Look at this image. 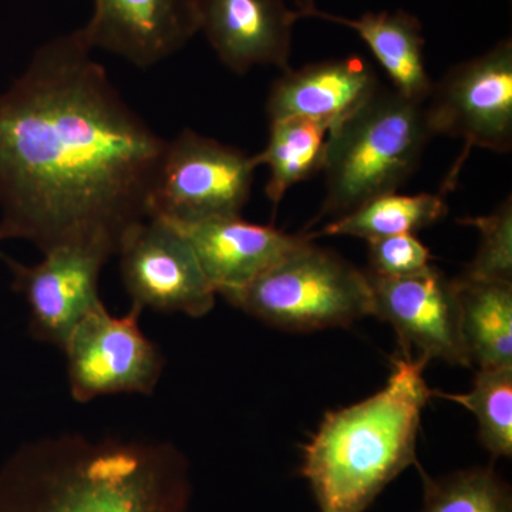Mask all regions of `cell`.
I'll return each instance as SVG.
<instances>
[{
    "mask_svg": "<svg viewBox=\"0 0 512 512\" xmlns=\"http://www.w3.org/2000/svg\"><path fill=\"white\" fill-rule=\"evenodd\" d=\"M313 8H316V0H298V8L296 9L299 10L303 18V15Z\"/></svg>",
    "mask_w": 512,
    "mask_h": 512,
    "instance_id": "24",
    "label": "cell"
},
{
    "mask_svg": "<svg viewBox=\"0 0 512 512\" xmlns=\"http://www.w3.org/2000/svg\"><path fill=\"white\" fill-rule=\"evenodd\" d=\"M375 70L362 57L312 63L285 70L266 100L269 123L312 119L335 124L352 114L379 89Z\"/></svg>",
    "mask_w": 512,
    "mask_h": 512,
    "instance_id": "15",
    "label": "cell"
},
{
    "mask_svg": "<svg viewBox=\"0 0 512 512\" xmlns=\"http://www.w3.org/2000/svg\"><path fill=\"white\" fill-rule=\"evenodd\" d=\"M161 220V218H160ZM188 242L218 295L242 288L308 241L241 217L167 221Z\"/></svg>",
    "mask_w": 512,
    "mask_h": 512,
    "instance_id": "14",
    "label": "cell"
},
{
    "mask_svg": "<svg viewBox=\"0 0 512 512\" xmlns=\"http://www.w3.org/2000/svg\"><path fill=\"white\" fill-rule=\"evenodd\" d=\"M256 168L255 156L185 128L168 140L148 218L192 222L241 217Z\"/></svg>",
    "mask_w": 512,
    "mask_h": 512,
    "instance_id": "7",
    "label": "cell"
},
{
    "mask_svg": "<svg viewBox=\"0 0 512 512\" xmlns=\"http://www.w3.org/2000/svg\"><path fill=\"white\" fill-rule=\"evenodd\" d=\"M235 308L288 332L349 326L372 315L366 272L308 239L254 281L222 293Z\"/></svg>",
    "mask_w": 512,
    "mask_h": 512,
    "instance_id": "5",
    "label": "cell"
},
{
    "mask_svg": "<svg viewBox=\"0 0 512 512\" xmlns=\"http://www.w3.org/2000/svg\"><path fill=\"white\" fill-rule=\"evenodd\" d=\"M426 366L400 353L382 390L323 417L301 466L319 512H366L403 471L420 466L421 412L433 397Z\"/></svg>",
    "mask_w": 512,
    "mask_h": 512,
    "instance_id": "3",
    "label": "cell"
},
{
    "mask_svg": "<svg viewBox=\"0 0 512 512\" xmlns=\"http://www.w3.org/2000/svg\"><path fill=\"white\" fill-rule=\"evenodd\" d=\"M141 312L131 305L127 315L114 316L103 303L72 330L62 350L70 394L76 402H92L110 394L154 393L165 360L138 325Z\"/></svg>",
    "mask_w": 512,
    "mask_h": 512,
    "instance_id": "8",
    "label": "cell"
},
{
    "mask_svg": "<svg viewBox=\"0 0 512 512\" xmlns=\"http://www.w3.org/2000/svg\"><path fill=\"white\" fill-rule=\"evenodd\" d=\"M424 104L379 87L330 130L318 217H343L380 195L397 192L419 168L431 140Z\"/></svg>",
    "mask_w": 512,
    "mask_h": 512,
    "instance_id": "4",
    "label": "cell"
},
{
    "mask_svg": "<svg viewBox=\"0 0 512 512\" xmlns=\"http://www.w3.org/2000/svg\"><path fill=\"white\" fill-rule=\"evenodd\" d=\"M303 18H316L355 30L369 46L377 62L390 77L393 89L414 103L429 99L433 82L424 62V45L420 20L406 10L367 12L360 18H345L313 8Z\"/></svg>",
    "mask_w": 512,
    "mask_h": 512,
    "instance_id": "16",
    "label": "cell"
},
{
    "mask_svg": "<svg viewBox=\"0 0 512 512\" xmlns=\"http://www.w3.org/2000/svg\"><path fill=\"white\" fill-rule=\"evenodd\" d=\"M417 468L423 480L420 512H512L510 484L493 466L466 468L441 477Z\"/></svg>",
    "mask_w": 512,
    "mask_h": 512,
    "instance_id": "21",
    "label": "cell"
},
{
    "mask_svg": "<svg viewBox=\"0 0 512 512\" xmlns=\"http://www.w3.org/2000/svg\"><path fill=\"white\" fill-rule=\"evenodd\" d=\"M111 256L90 245H60L32 266L5 258L13 289L28 303L33 338L63 348L80 320L103 305L99 278Z\"/></svg>",
    "mask_w": 512,
    "mask_h": 512,
    "instance_id": "11",
    "label": "cell"
},
{
    "mask_svg": "<svg viewBox=\"0 0 512 512\" xmlns=\"http://www.w3.org/2000/svg\"><path fill=\"white\" fill-rule=\"evenodd\" d=\"M448 212L446 195L421 192L417 195H400L397 192L380 195L365 202L359 208L332 220L325 228L309 239L320 235H345L366 239L416 234L421 229L443 220Z\"/></svg>",
    "mask_w": 512,
    "mask_h": 512,
    "instance_id": "19",
    "label": "cell"
},
{
    "mask_svg": "<svg viewBox=\"0 0 512 512\" xmlns=\"http://www.w3.org/2000/svg\"><path fill=\"white\" fill-rule=\"evenodd\" d=\"M372 292V316L396 330L400 350L416 359H439L448 365L471 367L454 279L436 266L403 278L366 272Z\"/></svg>",
    "mask_w": 512,
    "mask_h": 512,
    "instance_id": "10",
    "label": "cell"
},
{
    "mask_svg": "<svg viewBox=\"0 0 512 512\" xmlns=\"http://www.w3.org/2000/svg\"><path fill=\"white\" fill-rule=\"evenodd\" d=\"M302 19L284 0H201V28L231 72L252 67L291 69L292 36Z\"/></svg>",
    "mask_w": 512,
    "mask_h": 512,
    "instance_id": "13",
    "label": "cell"
},
{
    "mask_svg": "<svg viewBox=\"0 0 512 512\" xmlns=\"http://www.w3.org/2000/svg\"><path fill=\"white\" fill-rule=\"evenodd\" d=\"M431 396L470 410L478 421L481 446L493 460L512 456V365L481 367L468 393L431 390Z\"/></svg>",
    "mask_w": 512,
    "mask_h": 512,
    "instance_id": "20",
    "label": "cell"
},
{
    "mask_svg": "<svg viewBox=\"0 0 512 512\" xmlns=\"http://www.w3.org/2000/svg\"><path fill=\"white\" fill-rule=\"evenodd\" d=\"M82 29L37 49L0 93V241L117 254L148 218L168 140L128 106Z\"/></svg>",
    "mask_w": 512,
    "mask_h": 512,
    "instance_id": "1",
    "label": "cell"
},
{
    "mask_svg": "<svg viewBox=\"0 0 512 512\" xmlns=\"http://www.w3.org/2000/svg\"><path fill=\"white\" fill-rule=\"evenodd\" d=\"M460 224L478 229L480 247L461 278L468 281L512 282V201L501 202L493 214L467 217Z\"/></svg>",
    "mask_w": 512,
    "mask_h": 512,
    "instance_id": "22",
    "label": "cell"
},
{
    "mask_svg": "<svg viewBox=\"0 0 512 512\" xmlns=\"http://www.w3.org/2000/svg\"><path fill=\"white\" fill-rule=\"evenodd\" d=\"M426 123L431 137L463 138L464 151L440 192L453 190L471 148L510 153L512 148V42L451 67L433 84Z\"/></svg>",
    "mask_w": 512,
    "mask_h": 512,
    "instance_id": "6",
    "label": "cell"
},
{
    "mask_svg": "<svg viewBox=\"0 0 512 512\" xmlns=\"http://www.w3.org/2000/svg\"><path fill=\"white\" fill-rule=\"evenodd\" d=\"M367 272L386 278H403L426 271L431 266L430 249L414 234L370 239Z\"/></svg>",
    "mask_w": 512,
    "mask_h": 512,
    "instance_id": "23",
    "label": "cell"
},
{
    "mask_svg": "<svg viewBox=\"0 0 512 512\" xmlns=\"http://www.w3.org/2000/svg\"><path fill=\"white\" fill-rule=\"evenodd\" d=\"M116 255L131 305L141 311L202 318L214 308L217 291L188 242L168 222L147 218L134 225Z\"/></svg>",
    "mask_w": 512,
    "mask_h": 512,
    "instance_id": "9",
    "label": "cell"
},
{
    "mask_svg": "<svg viewBox=\"0 0 512 512\" xmlns=\"http://www.w3.org/2000/svg\"><path fill=\"white\" fill-rule=\"evenodd\" d=\"M333 124L312 119H286L269 123L264 151L256 154L258 167L271 171L266 197L279 207L293 185L309 180L323 170Z\"/></svg>",
    "mask_w": 512,
    "mask_h": 512,
    "instance_id": "18",
    "label": "cell"
},
{
    "mask_svg": "<svg viewBox=\"0 0 512 512\" xmlns=\"http://www.w3.org/2000/svg\"><path fill=\"white\" fill-rule=\"evenodd\" d=\"M190 463L173 443L63 433L0 466V512H191Z\"/></svg>",
    "mask_w": 512,
    "mask_h": 512,
    "instance_id": "2",
    "label": "cell"
},
{
    "mask_svg": "<svg viewBox=\"0 0 512 512\" xmlns=\"http://www.w3.org/2000/svg\"><path fill=\"white\" fill-rule=\"evenodd\" d=\"M82 32L92 49L107 50L147 69L183 49L200 32L201 0H93Z\"/></svg>",
    "mask_w": 512,
    "mask_h": 512,
    "instance_id": "12",
    "label": "cell"
},
{
    "mask_svg": "<svg viewBox=\"0 0 512 512\" xmlns=\"http://www.w3.org/2000/svg\"><path fill=\"white\" fill-rule=\"evenodd\" d=\"M471 367L512 365V282L454 279Z\"/></svg>",
    "mask_w": 512,
    "mask_h": 512,
    "instance_id": "17",
    "label": "cell"
}]
</instances>
